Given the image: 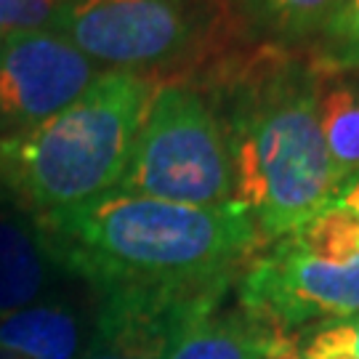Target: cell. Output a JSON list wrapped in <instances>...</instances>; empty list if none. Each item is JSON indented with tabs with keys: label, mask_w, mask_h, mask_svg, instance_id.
Returning <instances> with one entry per match:
<instances>
[{
	"label": "cell",
	"mask_w": 359,
	"mask_h": 359,
	"mask_svg": "<svg viewBox=\"0 0 359 359\" xmlns=\"http://www.w3.org/2000/svg\"><path fill=\"white\" fill-rule=\"evenodd\" d=\"M43 256L99 293L234 285L264 245L240 205L197 208L109 192L32 218Z\"/></svg>",
	"instance_id": "cell-1"
},
{
	"label": "cell",
	"mask_w": 359,
	"mask_h": 359,
	"mask_svg": "<svg viewBox=\"0 0 359 359\" xmlns=\"http://www.w3.org/2000/svg\"><path fill=\"white\" fill-rule=\"evenodd\" d=\"M320 72L266 46L213 77V109L231 154V203L261 240H280L335 203L330 154L320 128Z\"/></svg>",
	"instance_id": "cell-2"
},
{
	"label": "cell",
	"mask_w": 359,
	"mask_h": 359,
	"mask_svg": "<svg viewBox=\"0 0 359 359\" xmlns=\"http://www.w3.org/2000/svg\"><path fill=\"white\" fill-rule=\"evenodd\" d=\"M154 83L133 69L102 72L40 126L0 139V197L29 218L115 192Z\"/></svg>",
	"instance_id": "cell-3"
},
{
	"label": "cell",
	"mask_w": 359,
	"mask_h": 359,
	"mask_svg": "<svg viewBox=\"0 0 359 359\" xmlns=\"http://www.w3.org/2000/svg\"><path fill=\"white\" fill-rule=\"evenodd\" d=\"M117 192L179 205H229V144L221 117L200 90L184 83L154 86Z\"/></svg>",
	"instance_id": "cell-4"
},
{
	"label": "cell",
	"mask_w": 359,
	"mask_h": 359,
	"mask_svg": "<svg viewBox=\"0 0 359 359\" xmlns=\"http://www.w3.org/2000/svg\"><path fill=\"white\" fill-rule=\"evenodd\" d=\"M237 304L283 335L359 317V258L335 264L285 234L237 277Z\"/></svg>",
	"instance_id": "cell-5"
},
{
	"label": "cell",
	"mask_w": 359,
	"mask_h": 359,
	"mask_svg": "<svg viewBox=\"0 0 359 359\" xmlns=\"http://www.w3.org/2000/svg\"><path fill=\"white\" fill-rule=\"evenodd\" d=\"M56 32L117 69L181 59L200 38L192 0H69Z\"/></svg>",
	"instance_id": "cell-6"
},
{
	"label": "cell",
	"mask_w": 359,
	"mask_h": 359,
	"mask_svg": "<svg viewBox=\"0 0 359 359\" xmlns=\"http://www.w3.org/2000/svg\"><path fill=\"white\" fill-rule=\"evenodd\" d=\"M99 75L56 29L8 32L0 46V139L62 112Z\"/></svg>",
	"instance_id": "cell-7"
},
{
	"label": "cell",
	"mask_w": 359,
	"mask_h": 359,
	"mask_svg": "<svg viewBox=\"0 0 359 359\" xmlns=\"http://www.w3.org/2000/svg\"><path fill=\"white\" fill-rule=\"evenodd\" d=\"M229 287H128L102 293L96 333L80 359H170L181 333L221 306Z\"/></svg>",
	"instance_id": "cell-8"
},
{
	"label": "cell",
	"mask_w": 359,
	"mask_h": 359,
	"mask_svg": "<svg viewBox=\"0 0 359 359\" xmlns=\"http://www.w3.org/2000/svg\"><path fill=\"white\" fill-rule=\"evenodd\" d=\"M283 338L240 304L216 306L181 333L170 359H271Z\"/></svg>",
	"instance_id": "cell-9"
},
{
	"label": "cell",
	"mask_w": 359,
	"mask_h": 359,
	"mask_svg": "<svg viewBox=\"0 0 359 359\" xmlns=\"http://www.w3.org/2000/svg\"><path fill=\"white\" fill-rule=\"evenodd\" d=\"M0 346L27 359H75L80 327L65 306H25L0 317Z\"/></svg>",
	"instance_id": "cell-10"
},
{
	"label": "cell",
	"mask_w": 359,
	"mask_h": 359,
	"mask_svg": "<svg viewBox=\"0 0 359 359\" xmlns=\"http://www.w3.org/2000/svg\"><path fill=\"white\" fill-rule=\"evenodd\" d=\"M46 280V256L35 231L0 210V311L25 309Z\"/></svg>",
	"instance_id": "cell-11"
},
{
	"label": "cell",
	"mask_w": 359,
	"mask_h": 359,
	"mask_svg": "<svg viewBox=\"0 0 359 359\" xmlns=\"http://www.w3.org/2000/svg\"><path fill=\"white\" fill-rule=\"evenodd\" d=\"M320 128L341 192L359 179V86L320 88Z\"/></svg>",
	"instance_id": "cell-12"
},
{
	"label": "cell",
	"mask_w": 359,
	"mask_h": 359,
	"mask_svg": "<svg viewBox=\"0 0 359 359\" xmlns=\"http://www.w3.org/2000/svg\"><path fill=\"white\" fill-rule=\"evenodd\" d=\"M344 0H243L250 25L277 40L317 35Z\"/></svg>",
	"instance_id": "cell-13"
},
{
	"label": "cell",
	"mask_w": 359,
	"mask_h": 359,
	"mask_svg": "<svg viewBox=\"0 0 359 359\" xmlns=\"http://www.w3.org/2000/svg\"><path fill=\"white\" fill-rule=\"evenodd\" d=\"M311 67L320 75L359 69V0H344L320 27Z\"/></svg>",
	"instance_id": "cell-14"
},
{
	"label": "cell",
	"mask_w": 359,
	"mask_h": 359,
	"mask_svg": "<svg viewBox=\"0 0 359 359\" xmlns=\"http://www.w3.org/2000/svg\"><path fill=\"white\" fill-rule=\"evenodd\" d=\"M69 0H0V32L56 29Z\"/></svg>",
	"instance_id": "cell-15"
},
{
	"label": "cell",
	"mask_w": 359,
	"mask_h": 359,
	"mask_svg": "<svg viewBox=\"0 0 359 359\" xmlns=\"http://www.w3.org/2000/svg\"><path fill=\"white\" fill-rule=\"evenodd\" d=\"M304 359H359L354 351V327L351 320L330 322L317 327L311 338L301 344Z\"/></svg>",
	"instance_id": "cell-16"
},
{
	"label": "cell",
	"mask_w": 359,
	"mask_h": 359,
	"mask_svg": "<svg viewBox=\"0 0 359 359\" xmlns=\"http://www.w3.org/2000/svg\"><path fill=\"white\" fill-rule=\"evenodd\" d=\"M301 335H285L283 341L277 344V348H274L271 359H304V354H301Z\"/></svg>",
	"instance_id": "cell-17"
},
{
	"label": "cell",
	"mask_w": 359,
	"mask_h": 359,
	"mask_svg": "<svg viewBox=\"0 0 359 359\" xmlns=\"http://www.w3.org/2000/svg\"><path fill=\"white\" fill-rule=\"evenodd\" d=\"M338 200H344L346 205H351V208H354V210L359 213V179L351 181V184H348L346 189L341 192V197H338Z\"/></svg>",
	"instance_id": "cell-18"
},
{
	"label": "cell",
	"mask_w": 359,
	"mask_h": 359,
	"mask_svg": "<svg viewBox=\"0 0 359 359\" xmlns=\"http://www.w3.org/2000/svg\"><path fill=\"white\" fill-rule=\"evenodd\" d=\"M351 327H354V351H357V357H359V317L351 320Z\"/></svg>",
	"instance_id": "cell-19"
},
{
	"label": "cell",
	"mask_w": 359,
	"mask_h": 359,
	"mask_svg": "<svg viewBox=\"0 0 359 359\" xmlns=\"http://www.w3.org/2000/svg\"><path fill=\"white\" fill-rule=\"evenodd\" d=\"M0 359H27L25 354H16V351H8V348L0 346Z\"/></svg>",
	"instance_id": "cell-20"
},
{
	"label": "cell",
	"mask_w": 359,
	"mask_h": 359,
	"mask_svg": "<svg viewBox=\"0 0 359 359\" xmlns=\"http://www.w3.org/2000/svg\"><path fill=\"white\" fill-rule=\"evenodd\" d=\"M6 35H8V32H0V46H3V38H6Z\"/></svg>",
	"instance_id": "cell-21"
}]
</instances>
